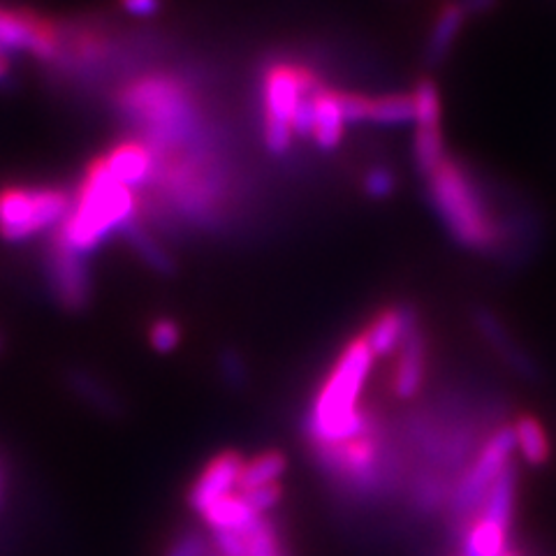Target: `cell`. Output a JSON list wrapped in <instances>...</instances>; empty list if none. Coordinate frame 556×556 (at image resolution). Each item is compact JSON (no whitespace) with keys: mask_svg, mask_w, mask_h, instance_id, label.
Wrapping results in <instances>:
<instances>
[{"mask_svg":"<svg viewBox=\"0 0 556 556\" xmlns=\"http://www.w3.org/2000/svg\"><path fill=\"white\" fill-rule=\"evenodd\" d=\"M362 190L367 198L386 200L396 190V174L388 165H371L362 174Z\"/></svg>","mask_w":556,"mask_h":556,"instance_id":"obj_27","label":"cell"},{"mask_svg":"<svg viewBox=\"0 0 556 556\" xmlns=\"http://www.w3.org/2000/svg\"><path fill=\"white\" fill-rule=\"evenodd\" d=\"M339 104L345 124H369V108H371V96H364L357 91H339Z\"/></svg>","mask_w":556,"mask_h":556,"instance_id":"obj_29","label":"cell"},{"mask_svg":"<svg viewBox=\"0 0 556 556\" xmlns=\"http://www.w3.org/2000/svg\"><path fill=\"white\" fill-rule=\"evenodd\" d=\"M0 496H3V478H0Z\"/></svg>","mask_w":556,"mask_h":556,"instance_id":"obj_36","label":"cell"},{"mask_svg":"<svg viewBox=\"0 0 556 556\" xmlns=\"http://www.w3.org/2000/svg\"><path fill=\"white\" fill-rule=\"evenodd\" d=\"M513 437H515V450L521 452L527 464L543 466L549 462L552 443L543 422L533 415H519L513 422Z\"/></svg>","mask_w":556,"mask_h":556,"instance_id":"obj_18","label":"cell"},{"mask_svg":"<svg viewBox=\"0 0 556 556\" xmlns=\"http://www.w3.org/2000/svg\"><path fill=\"white\" fill-rule=\"evenodd\" d=\"M239 494L257 515H267L278 506V501H281V484L274 482V484H265V486H257V490L239 492Z\"/></svg>","mask_w":556,"mask_h":556,"instance_id":"obj_30","label":"cell"},{"mask_svg":"<svg viewBox=\"0 0 556 556\" xmlns=\"http://www.w3.org/2000/svg\"><path fill=\"white\" fill-rule=\"evenodd\" d=\"M0 345H3V341H0Z\"/></svg>","mask_w":556,"mask_h":556,"instance_id":"obj_38","label":"cell"},{"mask_svg":"<svg viewBox=\"0 0 556 556\" xmlns=\"http://www.w3.org/2000/svg\"><path fill=\"white\" fill-rule=\"evenodd\" d=\"M374 362L376 357L359 332L341 348L304 417V433L311 447L345 443L380 422L374 410L362 406Z\"/></svg>","mask_w":556,"mask_h":556,"instance_id":"obj_1","label":"cell"},{"mask_svg":"<svg viewBox=\"0 0 556 556\" xmlns=\"http://www.w3.org/2000/svg\"><path fill=\"white\" fill-rule=\"evenodd\" d=\"M212 552V541L198 531H181L172 538V543L163 552V556H208Z\"/></svg>","mask_w":556,"mask_h":556,"instance_id":"obj_28","label":"cell"},{"mask_svg":"<svg viewBox=\"0 0 556 556\" xmlns=\"http://www.w3.org/2000/svg\"><path fill=\"white\" fill-rule=\"evenodd\" d=\"M243 462L247 459L237 450H223L216 457L208 459L186 494L188 508L200 515L214 501L237 492Z\"/></svg>","mask_w":556,"mask_h":556,"instance_id":"obj_10","label":"cell"},{"mask_svg":"<svg viewBox=\"0 0 556 556\" xmlns=\"http://www.w3.org/2000/svg\"><path fill=\"white\" fill-rule=\"evenodd\" d=\"M513 452H515L513 425L494 427L490 437L478 445L471 462H468L464 473L459 476L455 486H452V494L447 501L450 515H452V529L457 531L464 521H468L476 515L482 498L486 496V492H490V486L513 464Z\"/></svg>","mask_w":556,"mask_h":556,"instance_id":"obj_7","label":"cell"},{"mask_svg":"<svg viewBox=\"0 0 556 556\" xmlns=\"http://www.w3.org/2000/svg\"><path fill=\"white\" fill-rule=\"evenodd\" d=\"M501 556H529L525 549H521L519 545H510L506 552H503Z\"/></svg>","mask_w":556,"mask_h":556,"instance_id":"obj_35","label":"cell"},{"mask_svg":"<svg viewBox=\"0 0 556 556\" xmlns=\"http://www.w3.org/2000/svg\"><path fill=\"white\" fill-rule=\"evenodd\" d=\"M121 235L128 239L135 255L142 260L151 271L163 274V276H172L177 271V263H174L172 253L167 251L165 243L153 235L151 225L142 218V214H139Z\"/></svg>","mask_w":556,"mask_h":556,"instance_id":"obj_17","label":"cell"},{"mask_svg":"<svg viewBox=\"0 0 556 556\" xmlns=\"http://www.w3.org/2000/svg\"><path fill=\"white\" fill-rule=\"evenodd\" d=\"M220 371H223V378L228 380L230 386H241L243 376H247V367H243L241 355L232 353V351L220 355Z\"/></svg>","mask_w":556,"mask_h":556,"instance_id":"obj_31","label":"cell"},{"mask_svg":"<svg viewBox=\"0 0 556 556\" xmlns=\"http://www.w3.org/2000/svg\"><path fill=\"white\" fill-rule=\"evenodd\" d=\"M0 49L28 51L54 63L61 49V24L26 8H0Z\"/></svg>","mask_w":556,"mask_h":556,"instance_id":"obj_8","label":"cell"},{"mask_svg":"<svg viewBox=\"0 0 556 556\" xmlns=\"http://www.w3.org/2000/svg\"><path fill=\"white\" fill-rule=\"evenodd\" d=\"M325 79L316 67L294 59H274L260 73V130L263 144L274 155L283 159L292 151V121L300 102Z\"/></svg>","mask_w":556,"mask_h":556,"instance_id":"obj_5","label":"cell"},{"mask_svg":"<svg viewBox=\"0 0 556 556\" xmlns=\"http://www.w3.org/2000/svg\"><path fill=\"white\" fill-rule=\"evenodd\" d=\"M415 104V126H443V100L431 77L417 79L410 91Z\"/></svg>","mask_w":556,"mask_h":556,"instance_id":"obj_23","label":"cell"},{"mask_svg":"<svg viewBox=\"0 0 556 556\" xmlns=\"http://www.w3.org/2000/svg\"><path fill=\"white\" fill-rule=\"evenodd\" d=\"M208 556H220L218 552H214V547H212V552H208Z\"/></svg>","mask_w":556,"mask_h":556,"instance_id":"obj_37","label":"cell"},{"mask_svg":"<svg viewBox=\"0 0 556 556\" xmlns=\"http://www.w3.org/2000/svg\"><path fill=\"white\" fill-rule=\"evenodd\" d=\"M415 121V104L410 93H388L371 98L369 124L374 126H406Z\"/></svg>","mask_w":556,"mask_h":556,"instance_id":"obj_22","label":"cell"},{"mask_svg":"<svg viewBox=\"0 0 556 556\" xmlns=\"http://www.w3.org/2000/svg\"><path fill=\"white\" fill-rule=\"evenodd\" d=\"M139 214L142 202L135 190L114 181L100 155H96L84 169L73 193V206L56 228L54 239L70 251L89 257L112 235L124 232Z\"/></svg>","mask_w":556,"mask_h":556,"instance_id":"obj_4","label":"cell"},{"mask_svg":"<svg viewBox=\"0 0 556 556\" xmlns=\"http://www.w3.org/2000/svg\"><path fill=\"white\" fill-rule=\"evenodd\" d=\"M10 77V61H8V51L0 49V84Z\"/></svg>","mask_w":556,"mask_h":556,"instance_id":"obj_34","label":"cell"},{"mask_svg":"<svg viewBox=\"0 0 556 556\" xmlns=\"http://www.w3.org/2000/svg\"><path fill=\"white\" fill-rule=\"evenodd\" d=\"M447 159L443 126H415L413 161L420 177L427 179Z\"/></svg>","mask_w":556,"mask_h":556,"instance_id":"obj_20","label":"cell"},{"mask_svg":"<svg viewBox=\"0 0 556 556\" xmlns=\"http://www.w3.org/2000/svg\"><path fill=\"white\" fill-rule=\"evenodd\" d=\"M47 281L56 302L67 311H81L89 306L93 294V274L89 257L70 251L61 241L51 239L47 251Z\"/></svg>","mask_w":556,"mask_h":556,"instance_id":"obj_9","label":"cell"},{"mask_svg":"<svg viewBox=\"0 0 556 556\" xmlns=\"http://www.w3.org/2000/svg\"><path fill=\"white\" fill-rule=\"evenodd\" d=\"M425 184L429 204L452 241L473 253H492L501 247L503 225L478 174L447 155Z\"/></svg>","mask_w":556,"mask_h":556,"instance_id":"obj_3","label":"cell"},{"mask_svg":"<svg viewBox=\"0 0 556 556\" xmlns=\"http://www.w3.org/2000/svg\"><path fill=\"white\" fill-rule=\"evenodd\" d=\"M417 318H420L417 311L408 304H388L374 313L367 325L359 329V337L369 345L376 359H388L396 355L399 345Z\"/></svg>","mask_w":556,"mask_h":556,"instance_id":"obj_12","label":"cell"},{"mask_svg":"<svg viewBox=\"0 0 556 556\" xmlns=\"http://www.w3.org/2000/svg\"><path fill=\"white\" fill-rule=\"evenodd\" d=\"M466 20L468 12L464 10L462 0H443L437 14H433V22L427 35L425 61L429 65H441L450 56V51L455 47Z\"/></svg>","mask_w":556,"mask_h":556,"instance_id":"obj_15","label":"cell"},{"mask_svg":"<svg viewBox=\"0 0 556 556\" xmlns=\"http://www.w3.org/2000/svg\"><path fill=\"white\" fill-rule=\"evenodd\" d=\"M476 325L480 329V334L490 341V345L494 348V351H498L503 357H506V362L510 364L513 369L517 371H531V362L521 355L517 351V345L513 341V337L506 332V327L501 325V320L494 316V313L490 311H478L476 313Z\"/></svg>","mask_w":556,"mask_h":556,"instance_id":"obj_21","label":"cell"},{"mask_svg":"<svg viewBox=\"0 0 556 556\" xmlns=\"http://www.w3.org/2000/svg\"><path fill=\"white\" fill-rule=\"evenodd\" d=\"M181 339H184L181 325L169 316L155 318L149 325V345L153 348L155 353H161V355L174 353L181 345Z\"/></svg>","mask_w":556,"mask_h":556,"instance_id":"obj_25","label":"cell"},{"mask_svg":"<svg viewBox=\"0 0 556 556\" xmlns=\"http://www.w3.org/2000/svg\"><path fill=\"white\" fill-rule=\"evenodd\" d=\"M286 468H288V459L283 452L278 450L260 452V455L243 462L237 492H251V490H257V486L281 482Z\"/></svg>","mask_w":556,"mask_h":556,"instance_id":"obj_19","label":"cell"},{"mask_svg":"<svg viewBox=\"0 0 556 556\" xmlns=\"http://www.w3.org/2000/svg\"><path fill=\"white\" fill-rule=\"evenodd\" d=\"M130 16H139V20H149V16L159 14L163 0H118Z\"/></svg>","mask_w":556,"mask_h":556,"instance_id":"obj_32","label":"cell"},{"mask_svg":"<svg viewBox=\"0 0 556 556\" xmlns=\"http://www.w3.org/2000/svg\"><path fill=\"white\" fill-rule=\"evenodd\" d=\"M462 5L468 12V16H480L492 12L498 5V0H462Z\"/></svg>","mask_w":556,"mask_h":556,"instance_id":"obj_33","label":"cell"},{"mask_svg":"<svg viewBox=\"0 0 556 556\" xmlns=\"http://www.w3.org/2000/svg\"><path fill=\"white\" fill-rule=\"evenodd\" d=\"M427 371H429V341L420 318H417L394 355V374L390 380L392 394L396 399H402V402H408V399H413L425 388Z\"/></svg>","mask_w":556,"mask_h":556,"instance_id":"obj_11","label":"cell"},{"mask_svg":"<svg viewBox=\"0 0 556 556\" xmlns=\"http://www.w3.org/2000/svg\"><path fill=\"white\" fill-rule=\"evenodd\" d=\"M73 206V195L59 186L0 188V237L28 241L49 228H59Z\"/></svg>","mask_w":556,"mask_h":556,"instance_id":"obj_6","label":"cell"},{"mask_svg":"<svg viewBox=\"0 0 556 556\" xmlns=\"http://www.w3.org/2000/svg\"><path fill=\"white\" fill-rule=\"evenodd\" d=\"M70 388H73L84 399V402L91 404L93 408H100L104 413H116L121 408L114 392L89 374H84V371L70 374Z\"/></svg>","mask_w":556,"mask_h":556,"instance_id":"obj_24","label":"cell"},{"mask_svg":"<svg viewBox=\"0 0 556 556\" xmlns=\"http://www.w3.org/2000/svg\"><path fill=\"white\" fill-rule=\"evenodd\" d=\"M100 159L114 181L132 190L147 188L155 167L153 151L139 135L121 139V142L110 147V151L100 153Z\"/></svg>","mask_w":556,"mask_h":556,"instance_id":"obj_13","label":"cell"},{"mask_svg":"<svg viewBox=\"0 0 556 556\" xmlns=\"http://www.w3.org/2000/svg\"><path fill=\"white\" fill-rule=\"evenodd\" d=\"M345 118L339 104L337 89L320 84L313 93V112H311V139L323 151H332L343 139Z\"/></svg>","mask_w":556,"mask_h":556,"instance_id":"obj_14","label":"cell"},{"mask_svg":"<svg viewBox=\"0 0 556 556\" xmlns=\"http://www.w3.org/2000/svg\"><path fill=\"white\" fill-rule=\"evenodd\" d=\"M204 525L212 529V533H239V535H249L260 521L265 517L257 515L239 492H232L228 496H223L214 501L212 506H206L200 513Z\"/></svg>","mask_w":556,"mask_h":556,"instance_id":"obj_16","label":"cell"},{"mask_svg":"<svg viewBox=\"0 0 556 556\" xmlns=\"http://www.w3.org/2000/svg\"><path fill=\"white\" fill-rule=\"evenodd\" d=\"M249 541V556H288L271 521L263 519L260 525L247 535Z\"/></svg>","mask_w":556,"mask_h":556,"instance_id":"obj_26","label":"cell"},{"mask_svg":"<svg viewBox=\"0 0 556 556\" xmlns=\"http://www.w3.org/2000/svg\"><path fill=\"white\" fill-rule=\"evenodd\" d=\"M112 102L151 149L179 142L206 124L195 84L169 70L132 75L114 91Z\"/></svg>","mask_w":556,"mask_h":556,"instance_id":"obj_2","label":"cell"}]
</instances>
